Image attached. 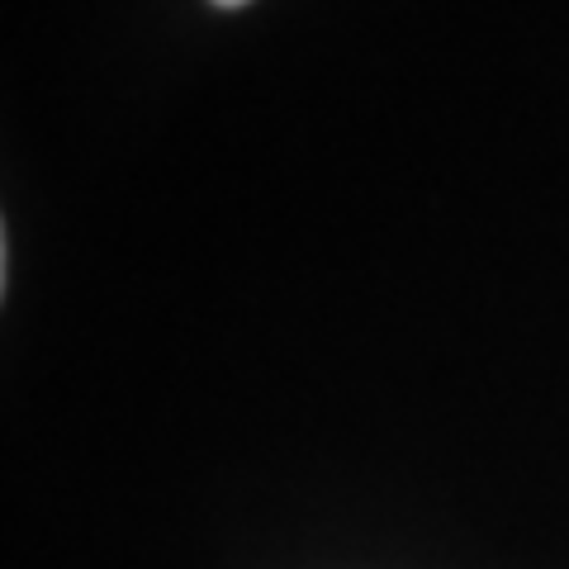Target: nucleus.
<instances>
[{
    "mask_svg": "<svg viewBox=\"0 0 569 569\" xmlns=\"http://www.w3.org/2000/svg\"><path fill=\"white\" fill-rule=\"evenodd\" d=\"M219 10H238V6H247V0H213Z\"/></svg>",
    "mask_w": 569,
    "mask_h": 569,
    "instance_id": "f257e3e1",
    "label": "nucleus"
}]
</instances>
